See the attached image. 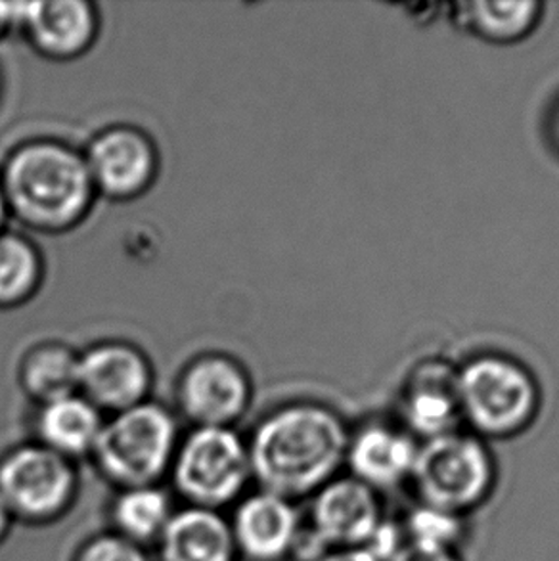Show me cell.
Segmentation results:
<instances>
[{
	"label": "cell",
	"instance_id": "6da1fadb",
	"mask_svg": "<svg viewBox=\"0 0 559 561\" xmlns=\"http://www.w3.org/2000/svg\"><path fill=\"white\" fill-rule=\"evenodd\" d=\"M347 422L317 401L280 404L246 433L253 486L305 502L345 470Z\"/></svg>",
	"mask_w": 559,
	"mask_h": 561
},
{
	"label": "cell",
	"instance_id": "7a4b0ae2",
	"mask_svg": "<svg viewBox=\"0 0 559 561\" xmlns=\"http://www.w3.org/2000/svg\"><path fill=\"white\" fill-rule=\"evenodd\" d=\"M8 213L35 232L64 234L83 225L96 190L81 150L54 138L15 146L0 169Z\"/></svg>",
	"mask_w": 559,
	"mask_h": 561
},
{
	"label": "cell",
	"instance_id": "3957f363",
	"mask_svg": "<svg viewBox=\"0 0 559 561\" xmlns=\"http://www.w3.org/2000/svg\"><path fill=\"white\" fill-rule=\"evenodd\" d=\"M181 435L174 410L150 399L106 416L89 463L112 491L166 483Z\"/></svg>",
	"mask_w": 559,
	"mask_h": 561
},
{
	"label": "cell",
	"instance_id": "277c9868",
	"mask_svg": "<svg viewBox=\"0 0 559 561\" xmlns=\"http://www.w3.org/2000/svg\"><path fill=\"white\" fill-rule=\"evenodd\" d=\"M500 468L489 440L456 430L418 445L412 501L471 517L497 493Z\"/></svg>",
	"mask_w": 559,
	"mask_h": 561
},
{
	"label": "cell",
	"instance_id": "5b68a950",
	"mask_svg": "<svg viewBox=\"0 0 559 561\" xmlns=\"http://www.w3.org/2000/svg\"><path fill=\"white\" fill-rule=\"evenodd\" d=\"M464 430L489 440H510L533 427L543 393L527 366L499 353H483L458 368Z\"/></svg>",
	"mask_w": 559,
	"mask_h": 561
},
{
	"label": "cell",
	"instance_id": "8992f818",
	"mask_svg": "<svg viewBox=\"0 0 559 561\" xmlns=\"http://www.w3.org/2000/svg\"><path fill=\"white\" fill-rule=\"evenodd\" d=\"M166 483L182 506L228 512L253 486L246 433L238 427H189Z\"/></svg>",
	"mask_w": 559,
	"mask_h": 561
},
{
	"label": "cell",
	"instance_id": "52a82bcc",
	"mask_svg": "<svg viewBox=\"0 0 559 561\" xmlns=\"http://www.w3.org/2000/svg\"><path fill=\"white\" fill-rule=\"evenodd\" d=\"M83 491L81 463L23 440L0 453V499L15 525L45 529L77 508Z\"/></svg>",
	"mask_w": 559,
	"mask_h": 561
},
{
	"label": "cell",
	"instance_id": "ba28073f",
	"mask_svg": "<svg viewBox=\"0 0 559 561\" xmlns=\"http://www.w3.org/2000/svg\"><path fill=\"white\" fill-rule=\"evenodd\" d=\"M303 537L297 560L310 561L330 550L366 548L386 522V499L345 471L303 502Z\"/></svg>",
	"mask_w": 559,
	"mask_h": 561
},
{
	"label": "cell",
	"instance_id": "9c48e42d",
	"mask_svg": "<svg viewBox=\"0 0 559 561\" xmlns=\"http://www.w3.org/2000/svg\"><path fill=\"white\" fill-rule=\"evenodd\" d=\"M251 404L250 370L220 351L192 358L174 383V414L189 427H238Z\"/></svg>",
	"mask_w": 559,
	"mask_h": 561
},
{
	"label": "cell",
	"instance_id": "30bf717a",
	"mask_svg": "<svg viewBox=\"0 0 559 561\" xmlns=\"http://www.w3.org/2000/svg\"><path fill=\"white\" fill-rule=\"evenodd\" d=\"M83 156L96 196L112 202L138 199L158 181V146L148 133L133 125L100 130Z\"/></svg>",
	"mask_w": 559,
	"mask_h": 561
},
{
	"label": "cell",
	"instance_id": "8fae6325",
	"mask_svg": "<svg viewBox=\"0 0 559 561\" xmlns=\"http://www.w3.org/2000/svg\"><path fill=\"white\" fill-rule=\"evenodd\" d=\"M227 514L238 561L297 560L301 502L251 486Z\"/></svg>",
	"mask_w": 559,
	"mask_h": 561
},
{
	"label": "cell",
	"instance_id": "7c38bea8",
	"mask_svg": "<svg viewBox=\"0 0 559 561\" xmlns=\"http://www.w3.org/2000/svg\"><path fill=\"white\" fill-rule=\"evenodd\" d=\"M153 368L142 350L127 342H100L79 353L77 393L104 416L150 401Z\"/></svg>",
	"mask_w": 559,
	"mask_h": 561
},
{
	"label": "cell",
	"instance_id": "4fadbf2b",
	"mask_svg": "<svg viewBox=\"0 0 559 561\" xmlns=\"http://www.w3.org/2000/svg\"><path fill=\"white\" fill-rule=\"evenodd\" d=\"M418 445L399 424L364 422L349 432L343 471L384 499L409 491Z\"/></svg>",
	"mask_w": 559,
	"mask_h": 561
},
{
	"label": "cell",
	"instance_id": "5bb4252c",
	"mask_svg": "<svg viewBox=\"0 0 559 561\" xmlns=\"http://www.w3.org/2000/svg\"><path fill=\"white\" fill-rule=\"evenodd\" d=\"M99 7L89 0L20 2L18 30L46 60L71 61L91 50L100 35Z\"/></svg>",
	"mask_w": 559,
	"mask_h": 561
},
{
	"label": "cell",
	"instance_id": "9a60e30c",
	"mask_svg": "<svg viewBox=\"0 0 559 561\" xmlns=\"http://www.w3.org/2000/svg\"><path fill=\"white\" fill-rule=\"evenodd\" d=\"M399 425L418 443L461 430L458 368L437 358L414 366L399 394Z\"/></svg>",
	"mask_w": 559,
	"mask_h": 561
},
{
	"label": "cell",
	"instance_id": "2e32d148",
	"mask_svg": "<svg viewBox=\"0 0 559 561\" xmlns=\"http://www.w3.org/2000/svg\"><path fill=\"white\" fill-rule=\"evenodd\" d=\"M153 561H238L227 512L179 504L151 548Z\"/></svg>",
	"mask_w": 559,
	"mask_h": 561
},
{
	"label": "cell",
	"instance_id": "e0dca14e",
	"mask_svg": "<svg viewBox=\"0 0 559 561\" xmlns=\"http://www.w3.org/2000/svg\"><path fill=\"white\" fill-rule=\"evenodd\" d=\"M104 422L106 416L83 394H68L38 404L31 417V440L71 462H89Z\"/></svg>",
	"mask_w": 559,
	"mask_h": 561
},
{
	"label": "cell",
	"instance_id": "ac0fdd59",
	"mask_svg": "<svg viewBox=\"0 0 559 561\" xmlns=\"http://www.w3.org/2000/svg\"><path fill=\"white\" fill-rule=\"evenodd\" d=\"M176 506L179 502L167 483L115 489L106 504L104 529L151 552Z\"/></svg>",
	"mask_w": 559,
	"mask_h": 561
},
{
	"label": "cell",
	"instance_id": "d6986e66",
	"mask_svg": "<svg viewBox=\"0 0 559 561\" xmlns=\"http://www.w3.org/2000/svg\"><path fill=\"white\" fill-rule=\"evenodd\" d=\"M545 4L535 0H476L450 7V18L458 30L497 46L522 43L537 30Z\"/></svg>",
	"mask_w": 559,
	"mask_h": 561
},
{
	"label": "cell",
	"instance_id": "ffe728a7",
	"mask_svg": "<svg viewBox=\"0 0 559 561\" xmlns=\"http://www.w3.org/2000/svg\"><path fill=\"white\" fill-rule=\"evenodd\" d=\"M79 353L58 342L38 343L23 355L18 381L27 399L38 404L77 393Z\"/></svg>",
	"mask_w": 559,
	"mask_h": 561
},
{
	"label": "cell",
	"instance_id": "44dd1931",
	"mask_svg": "<svg viewBox=\"0 0 559 561\" xmlns=\"http://www.w3.org/2000/svg\"><path fill=\"white\" fill-rule=\"evenodd\" d=\"M45 282V259L27 236L0 230V309L30 304Z\"/></svg>",
	"mask_w": 559,
	"mask_h": 561
},
{
	"label": "cell",
	"instance_id": "7402d4cb",
	"mask_svg": "<svg viewBox=\"0 0 559 561\" xmlns=\"http://www.w3.org/2000/svg\"><path fill=\"white\" fill-rule=\"evenodd\" d=\"M401 525L404 540L417 547L435 548L461 552L469 539V519L471 517L454 514L448 510L427 506L412 501L409 508L397 517Z\"/></svg>",
	"mask_w": 559,
	"mask_h": 561
},
{
	"label": "cell",
	"instance_id": "603a6c76",
	"mask_svg": "<svg viewBox=\"0 0 559 561\" xmlns=\"http://www.w3.org/2000/svg\"><path fill=\"white\" fill-rule=\"evenodd\" d=\"M68 561H153V558L150 550L102 529L79 540Z\"/></svg>",
	"mask_w": 559,
	"mask_h": 561
},
{
	"label": "cell",
	"instance_id": "cb8c5ba5",
	"mask_svg": "<svg viewBox=\"0 0 559 561\" xmlns=\"http://www.w3.org/2000/svg\"><path fill=\"white\" fill-rule=\"evenodd\" d=\"M389 561H466L461 552L435 550V548L417 547L404 540L401 550Z\"/></svg>",
	"mask_w": 559,
	"mask_h": 561
},
{
	"label": "cell",
	"instance_id": "d4e9b609",
	"mask_svg": "<svg viewBox=\"0 0 559 561\" xmlns=\"http://www.w3.org/2000/svg\"><path fill=\"white\" fill-rule=\"evenodd\" d=\"M310 561H378L364 548H349V550H330L324 554L317 556Z\"/></svg>",
	"mask_w": 559,
	"mask_h": 561
},
{
	"label": "cell",
	"instance_id": "484cf974",
	"mask_svg": "<svg viewBox=\"0 0 559 561\" xmlns=\"http://www.w3.org/2000/svg\"><path fill=\"white\" fill-rule=\"evenodd\" d=\"M20 20V2H0V41L7 37L10 31L18 30Z\"/></svg>",
	"mask_w": 559,
	"mask_h": 561
},
{
	"label": "cell",
	"instance_id": "4316f807",
	"mask_svg": "<svg viewBox=\"0 0 559 561\" xmlns=\"http://www.w3.org/2000/svg\"><path fill=\"white\" fill-rule=\"evenodd\" d=\"M14 517L10 516L7 504L0 499V548L7 545V540L10 539V535L14 531Z\"/></svg>",
	"mask_w": 559,
	"mask_h": 561
},
{
	"label": "cell",
	"instance_id": "83f0119b",
	"mask_svg": "<svg viewBox=\"0 0 559 561\" xmlns=\"http://www.w3.org/2000/svg\"><path fill=\"white\" fill-rule=\"evenodd\" d=\"M8 217H10V213H8L4 192H2V186H0V230H4V228H7Z\"/></svg>",
	"mask_w": 559,
	"mask_h": 561
},
{
	"label": "cell",
	"instance_id": "f1b7e54d",
	"mask_svg": "<svg viewBox=\"0 0 559 561\" xmlns=\"http://www.w3.org/2000/svg\"><path fill=\"white\" fill-rule=\"evenodd\" d=\"M552 135L554 140H556V145H558L559 148V110L556 112V115H554Z\"/></svg>",
	"mask_w": 559,
	"mask_h": 561
}]
</instances>
